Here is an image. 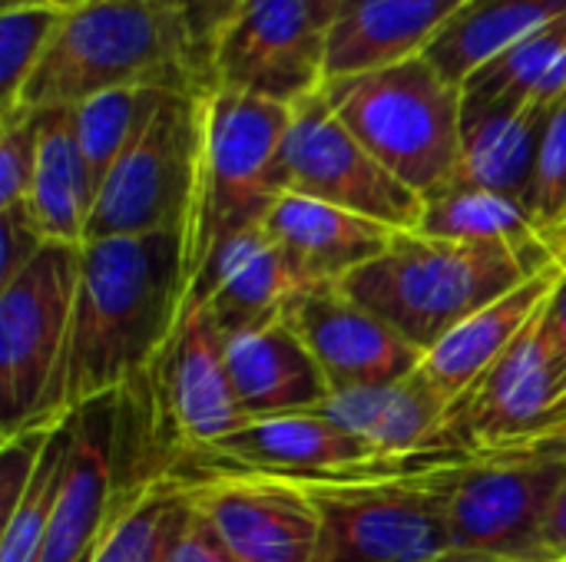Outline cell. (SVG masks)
<instances>
[{
  "mask_svg": "<svg viewBox=\"0 0 566 562\" xmlns=\"http://www.w3.org/2000/svg\"><path fill=\"white\" fill-rule=\"evenodd\" d=\"M159 3H166V7H169V0H159Z\"/></svg>",
  "mask_w": 566,
  "mask_h": 562,
  "instance_id": "45",
  "label": "cell"
},
{
  "mask_svg": "<svg viewBox=\"0 0 566 562\" xmlns=\"http://www.w3.org/2000/svg\"><path fill=\"white\" fill-rule=\"evenodd\" d=\"M551 321H554V335H557L560 358H564V368H566V275H564V282L557 285V291H554V301H551Z\"/></svg>",
  "mask_w": 566,
  "mask_h": 562,
  "instance_id": "40",
  "label": "cell"
},
{
  "mask_svg": "<svg viewBox=\"0 0 566 562\" xmlns=\"http://www.w3.org/2000/svg\"><path fill=\"white\" fill-rule=\"evenodd\" d=\"M566 262L521 282L468 321H461L451 335H444L431 351H424L421 374L428 384L444 397V404L454 414V424L478 391V384L491 374V368L504 358V351L521 338V331L531 325V318L541 311V305L557 291L564 282ZM461 437V434H458Z\"/></svg>",
  "mask_w": 566,
  "mask_h": 562,
  "instance_id": "21",
  "label": "cell"
},
{
  "mask_svg": "<svg viewBox=\"0 0 566 562\" xmlns=\"http://www.w3.org/2000/svg\"><path fill=\"white\" fill-rule=\"evenodd\" d=\"M242 0H169V10L176 13L186 46L192 53L196 73L202 79V89L209 93V60H212V46L222 36V30L229 26V20L235 17Z\"/></svg>",
  "mask_w": 566,
  "mask_h": 562,
  "instance_id": "35",
  "label": "cell"
},
{
  "mask_svg": "<svg viewBox=\"0 0 566 562\" xmlns=\"http://www.w3.org/2000/svg\"><path fill=\"white\" fill-rule=\"evenodd\" d=\"M285 192H298L395 232H418L424 199L391 176L332 113L325 93L298 103L282 146Z\"/></svg>",
  "mask_w": 566,
  "mask_h": 562,
  "instance_id": "11",
  "label": "cell"
},
{
  "mask_svg": "<svg viewBox=\"0 0 566 562\" xmlns=\"http://www.w3.org/2000/svg\"><path fill=\"white\" fill-rule=\"evenodd\" d=\"M541 556H544V562H566V484L560 487V494L551 503V513L544 520Z\"/></svg>",
  "mask_w": 566,
  "mask_h": 562,
  "instance_id": "38",
  "label": "cell"
},
{
  "mask_svg": "<svg viewBox=\"0 0 566 562\" xmlns=\"http://www.w3.org/2000/svg\"><path fill=\"white\" fill-rule=\"evenodd\" d=\"M80 248L46 242L0 282V407L3 434L40 421L73 315Z\"/></svg>",
  "mask_w": 566,
  "mask_h": 562,
  "instance_id": "9",
  "label": "cell"
},
{
  "mask_svg": "<svg viewBox=\"0 0 566 562\" xmlns=\"http://www.w3.org/2000/svg\"><path fill=\"white\" fill-rule=\"evenodd\" d=\"M202 109L199 189L182 229V301L202 275L216 242L262 225L285 192L282 146L292 106L235 89H209Z\"/></svg>",
  "mask_w": 566,
  "mask_h": 562,
  "instance_id": "4",
  "label": "cell"
},
{
  "mask_svg": "<svg viewBox=\"0 0 566 562\" xmlns=\"http://www.w3.org/2000/svg\"><path fill=\"white\" fill-rule=\"evenodd\" d=\"M551 301L554 295L464 404L458 434L468 450L481 454L527 444L537 424L566 394V368L551 321Z\"/></svg>",
  "mask_w": 566,
  "mask_h": 562,
  "instance_id": "16",
  "label": "cell"
},
{
  "mask_svg": "<svg viewBox=\"0 0 566 562\" xmlns=\"http://www.w3.org/2000/svg\"><path fill=\"white\" fill-rule=\"evenodd\" d=\"M468 0H345L325 30V83L421 56Z\"/></svg>",
  "mask_w": 566,
  "mask_h": 562,
  "instance_id": "22",
  "label": "cell"
},
{
  "mask_svg": "<svg viewBox=\"0 0 566 562\" xmlns=\"http://www.w3.org/2000/svg\"><path fill=\"white\" fill-rule=\"evenodd\" d=\"M554 109L468 103L461 113V166L454 182L481 185L527 205L541 139Z\"/></svg>",
  "mask_w": 566,
  "mask_h": 562,
  "instance_id": "24",
  "label": "cell"
},
{
  "mask_svg": "<svg viewBox=\"0 0 566 562\" xmlns=\"http://www.w3.org/2000/svg\"><path fill=\"white\" fill-rule=\"evenodd\" d=\"M123 86L206 93L182 26L159 0H86L66 10L20 106L73 109Z\"/></svg>",
  "mask_w": 566,
  "mask_h": 562,
  "instance_id": "3",
  "label": "cell"
},
{
  "mask_svg": "<svg viewBox=\"0 0 566 562\" xmlns=\"http://www.w3.org/2000/svg\"><path fill=\"white\" fill-rule=\"evenodd\" d=\"M322 93L355 139L421 199L454 182L464 93L424 53L332 79Z\"/></svg>",
  "mask_w": 566,
  "mask_h": 562,
  "instance_id": "5",
  "label": "cell"
},
{
  "mask_svg": "<svg viewBox=\"0 0 566 562\" xmlns=\"http://www.w3.org/2000/svg\"><path fill=\"white\" fill-rule=\"evenodd\" d=\"M60 424H53V427H20V431L3 434V447H0V510H3V517L27 494V487H30V480H33L40 460H43V450H46V444H50V437H53V431Z\"/></svg>",
  "mask_w": 566,
  "mask_h": 562,
  "instance_id": "36",
  "label": "cell"
},
{
  "mask_svg": "<svg viewBox=\"0 0 566 562\" xmlns=\"http://www.w3.org/2000/svg\"><path fill=\"white\" fill-rule=\"evenodd\" d=\"M182 480L189 484L192 513L239 562L315 560L318 510L295 480L265 474H199Z\"/></svg>",
  "mask_w": 566,
  "mask_h": 562,
  "instance_id": "14",
  "label": "cell"
},
{
  "mask_svg": "<svg viewBox=\"0 0 566 562\" xmlns=\"http://www.w3.org/2000/svg\"><path fill=\"white\" fill-rule=\"evenodd\" d=\"M566 437V394L551 407V414L537 424L534 437L521 447H534V444H547V441H564ZM514 450V447H511Z\"/></svg>",
  "mask_w": 566,
  "mask_h": 562,
  "instance_id": "39",
  "label": "cell"
},
{
  "mask_svg": "<svg viewBox=\"0 0 566 562\" xmlns=\"http://www.w3.org/2000/svg\"><path fill=\"white\" fill-rule=\"evenodd\" d=\"M431 470L388 480H295L318 510L312 562H461L428 484Z\"/></svg>",
  "mask_w": 566,
  "mask_h": 562,
  "instance_id": "8",
  "label": "cell"
},
{
  "mask_svg": "<svg viewBox=\"0 0 566 562\" xmlns=\"http://www.w3.org/2000/svg\"><path fill=\"white\" fill-rule=\"evenodd\" d=\"M560 17H566V0H468L424 56L454 86H464L481 66Z\"/></svg>",
  "mask_w": 566,
  "mask_h": 562,
  "instance_id": "26",
  "label": "cell"
},
{
  "mask_svg": "<svg viewBox=\"0 0 566 562\" xmlns=\"http://www.w3.org/2000/svg\"><path fill=\"white\" fill-rule=\"evenodd\" d=\"M318 414L332 417L391 460H421L468 450L458 437L451 407L421 371L388 384L332 391Z\"/></svg>",
  "mask_w": 566,
  "mask_h": 562,
  "instance_id": "18",
  "label": "cell"
},
{
  "mask_svg": "<svg viewBox=\"0 0 566 562\" xmlns=\"http://www.w3.org/2000/svg\"><path fill=\"white\" fill-rule=\"evenodd\" d=\"M209 89L298 106L325 89V23L308 0H242L212 46Z\"/></svg>",
  "mask_w": 566,
  "mask_h": 562,
  "instance_id": "12",
  "label": "cell"
},
{
  "mask_svg": "<svg viewBox=\"0 0 566 562\" xmlns=\"http://www.w3.org/2000/svg\"><path fill=\"white\" fill-rule=\"evenodd\" d=\"M262 225L302 288L342 285L352 272L378 258L398 235L375 219L298 192H282Z\"/></svg>",
  "mask_w": 566,
  "mask_h": 562,
  "instance_id": "20",
  "label": "cell"
},
{
  "mask_svg": "<svg viewBox=\"0 0 566 562\" xmlns=\"http://www.w3.org/2000/svg\"><path fill=\"white\" fill-rule=\"evenodd\" d=\"M226 358L232 388L252 421L318 411L332 394L322 368L285 321L226 338Z\"/></svg>",
  "mask_w": 566,
  "mask_h": 562,
  "instance_id": "23",
  "label": "cell"
},
{
  "mask_svg": "<svg viewBox=\"0 0 566 562\" xmlns=\"http://www.w3.org/2000/svg\"><path fill=\"white\" fill-rule=\"evenodd\" d=\"M302 291L265 225L242 229L216 242L202 275L182 305H202L226 338L285 321L289 305Z\"/></svg>",
  "mask_w": 566,
  "mask_h": 562,
  "instance_id": "19",
  "label": "cell"
},
{
  "mask_svg": "<svg viewBox=\"0 0 566 562\" xmlns=\"http://www.w3.org/2000/svg\"><path fill=\"white\" fill-rule=\"evenodd\" d=\"M461 93L468 103L554 109L566 96V17L541 26L481 66Z\"/></svg>",
  "mask_w": 566,
  "mask_h": 562,
  "instance_id": "28",
  "label": "cell"
},
{
  "mask_svg": "<svg viewBox=\"0 0 566 562\" xmlns=\"http://www.w3.org/2000/svg\"><path fill=\"white\" fill-rule=\"evenodd\" d=\"M143 381L153 421L163 414L182 450L219 444L252 421L232 388L226 335L196 301L179 308L176 328Z\"/></svg>",
  "mask_w": 566,
  "mask_h": 562,
  "instance_id": "13",
  "label": "cell"
},
{
  "mask_svg": "<svg viewBox=\"0 0 566 562\" xmlns=\"http://www.w3.org/2000/svg\"><path fill=\"white\" fill-rule=\"evenodd\" d=\"M53 7H60V10H73V7H80V3H86V0H50Z\"/></svg>",
  "mask_w": 566,
  "mask_h": 562,
  "instance_id": "44",
  "label": "cell"
},
{
  "mask_svg": "<svg viewBox=\"0 0 566 562\" xmlns=\"http://www.w3.org/2000/svg\"><path fill=\"white\" fill-rule=\"evenodd\" d=\"M206 93H169L96 192L86 242L186 229L199 189ZM83 242V245H86Z\"/></svg>",
  "mask_w": 566,
  "mask_h": 562,
  "instance_id": "7",
  "label": "cell"
},
{
  "mask_svg": "<svg viewBox=\"0 0 566 562\" xmlns=\"http://www.w3.org/2000/svg\"><path fill=\"white\" fill-rule=\"evenodd\" d=\"M189 517V484L163 474L126 497L90 562H169Z\"/></svg>",
  "mask_w": 566,
  "mask_h": 562,
  "instance_id": "29",
  "label": "cell"
},
{
  "mask_svg": "<svg viewBox=\"0 0 566 562\" xmlns=\"http://www.w3.org/2000/svg\"><path fill=\"white\" fill-rule=\"evenodd\" d=\"M33 3H50V0H0V10H17V7H33Z\"/></svg>",
  "mask_w": 566,
  "mask_h": 562,
  "instance_id": "42",
  "label": "cell"
},
{
  "mask_svg": "<svg viewBox=\"0 0 566 562\" xmlns=\"http://www.w3.org/2000/svg\"><path fill=\"white\" fill-rule=\"evenodd\" d=\"M461 562H544L541 533L566 484L547 447L461 454L428 474Z\"/></svg>",
  "mask_w": 566,
  "mask_h": 562,
  "instance_id": "6",
  "label": "cell"
},
{
  "mask_svg": "<svg viewBox=\"0 0 566 562\" xmlns=\"http://www.w3.org/2000/svg\"><path fill=\"white\" fill-rule=\"evenodd\" d=\"M560 262L566 258L554 248L521 252L398 232L391 245L352 272L342 288L418 351H431L461 321Z\"/></svg>",
  "mask_w": 566,
  "mask_h": 562,
  "instance_id": "2",
  "label": "cell"
},
{
  "mask_svg": "<svg viewBox=\"0 0 566 562\" xmlns=\"http://www.w3.org/2000/svg\"><path fill=\"white\" fill-rule=\"evenodd\" d=\"M418 232L461 245H504L521 252L554 248L524 202L468 182H448L424 195Z\"/></svg>",
  "mask_w": 566,
  "mask_h": 562,
  "instance_id": "27",
  "label": "cell"
},
{
  "mask_svg": "<svg viewBox=\"0 0 566 562\" xmlns=\"http://www.w3.org/2000/svg\"><path fill=\"white\" fill-rule=\"evenodd\" d=\"M182 308V235H129L80 245L66 348L30 427H53L83 404L139 384Z\"/></svg>",
  "mask_w": 566,
  "mask_h": 562,
  "instance_id": "1",
  "label": "cell"
},
{
  "mask_svg": "<svg viewBox=\"0 0 566 562\" xmlns=\"http://www.w3.org/2000/svg\"><path fill=\"white\" fill-rule=\"evenodd\" d=\"M96 189L76 146L70 109H40L36 169L30 182L27 212L43 242L83 245Z\"/></svg>",
  "mask_w": 566,
  "mask_h": 562,
  "instance_id": "25",
  "label": "cell"
},
{
  "mask_svg": "<svg viewBox=\"0 0 566 562\" xmlns=\"http://www.w3.org/2000/svg\"><path fill=\"white\" fill-rule=\"evenodd\" d=\"M345 0H308V7L315 10V17L325 23V30H328V23H332V17L338 13V7H342Z\"/></svg>",
  "mask_w": 566,
  "mask_h": 562,
  "instance_id": "41",
  "label": "cell"
},
{
  "mask_svg": "<svg viewBox=\"0 0 566 562\" xmlns=\"http://www.w3.org/2000/svg\"><path fill=\"white\" fill-rule=\"evenodd\" d=\"M119 394L96 397L70 417V447L40 562H90L113 517L139 487H119ZM146 487V484H143Z\"/></svg>",
  "mask_w": 566,
  "mask_h": 562,
  "instance_id": "15",
  "label": "cell"
},
{
  "mask_svg": "<svg viewBox=\"0 0 566 562\" xmlns=\"http://www.w3.org/2000/svg\"><path fill=\"white\" fill-rule=\"evenodd\" d=\"M285 325L302 338L332 391L401 381L424 361V351L342 285L302 288L285 311Z\"/></svg>",
  "mask_w": 566,
  "mask_h": 562,
  "instance_id": "17",
  "label": "cell"
},
{
  "mask_svg": "<svg viewBox=\"0 0 566 562\" xmlns=\"http://www.w3.org/2000/svg\"><path fill=\"white\" fill-rule=\"evenodd\" d=\"M70 417L53 431L27 494L3 517L0 562H40L50 523H53L60 484H63V464H66V447H70Z\"/></svg>",
  "mask_w": 566,
  "mask_h": 562,
  "instance_id": "31",
  "label": "cell"
},
{
  "mask_svg": "<svg viewBox=\"0 0 566 562\" xmlns=\"http://www.w3.org/2000/svg\"><path fill=\"white\" fill-rule=\"evenodd\" d=\"M527 212L547 242L566 258V96L554 106L534 169V185L527 195Z\"/></svg>",
  "mask_w": 566,
  "mask_h": 562,
  "instance_id": "33",
  "label": "cell"
},
{
  "mask_svg": "<svg viewBox=\"0 0 566 562\" xmlns=\"http://www.w3.org/2000/svg\"><path fill=\"white\" fill-rule=\"evenodd\" d=\"M166 96L169 89H156V86H123V89L90 96L70 109L76 146H80V156L86 162V172L96 192L106 182L109 169L119 162V156L133 146V139L163 106Z\"/></svg>",
  "mask_w": 566,
  "mask_h": 562,
  "instance_id": "30",
  "label": "cell"
},
{
  "mask_svg": "<svg viewBox=\"0 0 566 562\" xmlns=\"http://www.w3.org/2000/svg\"><path fill=\"white\" fill-rule=\"evenodd\" d=\"M63 17L66 10L53 3L0 10V113L20 106V96L53 46Z\"/></svg>",
  "mask_w": 566,
  "mask_h": 562,
  "instance_id": "32",
  "label": "cell"
},
{
  "mask_svg": "<svg viewBox=\"0 0 566 562\" xmlns=\"http://www.w3.org/2000/svg\"><path fill=\"white\" fill-rule=\"evenodd\" d=\"M534 447H547V450H554V454H564V457H566V437H564V441H547V444H534Z\"/></svg>",
  "mask_w": 566,
  "mask_h": 562,
  "instance_id": "43",
  "label": "cell"
},
{
  "mask_svg": "<svg viewBox=\"0 0 566 562\" xmlns=\"http://www.w3.org/2000/svg\"><path fill=\"white\" fill-rule=\"evenodd\" d=\"M468 454V450H461ZM391 460L318 411L249 421L219 444L182 450L202 474H265L282 480H388L424 474L451 457Z\"/></svg>",
  "mask_w": 566,
  "mask_h": 562,
  "instance_id": "10",
  "label": "cell"
},
{
  "mask_svg": "<svg viewBox=\"0 0 566 562\" xmlns=\"http://www.w3.org/2000/svg\"><path fill=\"white\" fill-rule=\"evenodd\" d=\"M169 562H239L222 543L219 537L192 513L182 537L176 540L172 553H169Z\"/></svg>",
  "mask_w": 566,
  "mask_h": 562,
  "instance_id": "37",
  "label": "cell"
},
{
  "mask_svg": "<svg viewBox=\"0 0 566 562\" xmlns=\"http://www.w3.org/2000/svg\"><path fill=\"white\" fill-rule=\"evenodd\" d=\"M40 109L17 106L0 113V212L23 209L36 169Z\"/></svg>",
  "mask_w": 566,
  "mask_h": 562,
  "instance_id": "34",
  "label": "cell"
}]
</instances>
